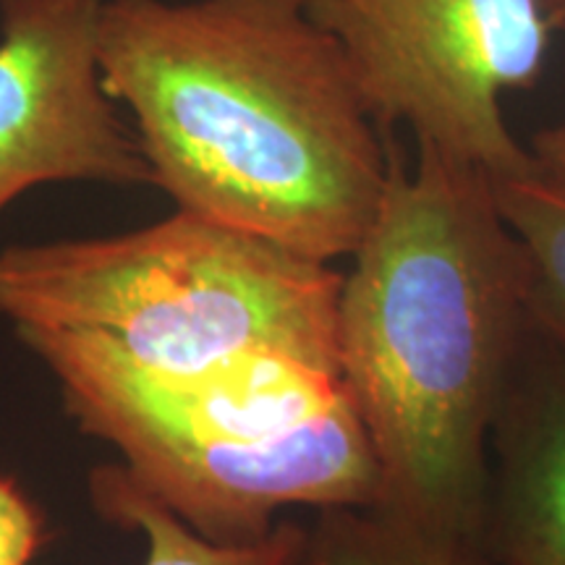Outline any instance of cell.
Wrapping results in <instances>:
<instances>
[{"mask_svg": "<svg viewBox=\"0 0 565 565\" xmlns=\"http://www.w3.org/2000/svg\"><path fill=\"white\" fill-rule=\"evenodd\" d=\"M97 58L175 210L320 263L356 252L391 150L307 0H108Z\"/></svg>", "mask_w": 565, "mask_h": 565, "instance_id": "1", "label": "cell"}, {"mask_svg": "<svg viewBox=\"0 0 565 565\" xmlns=\"http://www.w3.org/2000/svg\"><path fill=\"white\" fill-rule=\"evenodd\" d=\"M338 299V366L383 479V511L484 542L490 445L529 328L524 259L492 179L419 145L391 152Z\"/></svg>", "mask_w": 565, "mask_h": 565, "instance_id": "2", "label": "cell"}, {"mask_svg": "<svg viewBox=\"0 0 565 565\" xmlns=\"http://www.w3.org/2000/svg\"><path fill=\"white\" fill-rule=\"evenodd\" d=\"M343 275L330 263L175 210L145 228L0 252V317L13 330L97 338L162 377L254 351L338 366Z\"/></svg>", "mask_w": 565, "mask_h": 565, "instance_id": "3", "label": "cell"}, {"mask_svg": "<svg viewBox=\"0 0 565 565\" xmlns=\"http://www.w3.org/2000/svg\"><path fill=\"white\" fill-rule=\"evenodd\" d=\"M335 38L377 126H406L492 181L534 158L508 129L503 100L540 79L550 24L540 0H307Z\"/></svg>", "mask_w": 565, "mask_h": 565, "instance_id": "4", "label": "cell"}, {"mask_svg": "<svg viewBox=\"0 0 565 565\" xmlns=\"http://www.w3.org/2000/svg\"><path fill=\"white\" fill-rule=\"evenodd\" d=\"M108 0H0V212L45 183L152 186L137 134L105 92Z\"/></svg>", "mask_w": 565, "mask_h": 565, "instance_id": "5", "label": "cell"}, {"mask_svg": "<svg viewBox=\"0 0 565 565\" xmlns=\"http://www.w3.org/2000/svg\"><path fill=\"white\" fill-rule=\"evenodd\" d=\"M124 471L192 532L217 545H252L286 508L380 505L377 456L351 401L286 433L228 443H141Z\"/></svg>", "mask_w": 565, "mask_h": 565, "instance_id": "6", "label": "cell"}, {"mask_svg": "<svg viewBox=\"0 0 565 565\" xmlns=\"http://www.w3.org/2000/svg\"><path fill=\"white\" fill-rule=\"evenodd\" d=\"M521 362V356H519ZM515 364L494 424L484 547L494 565H565V356Z\"/></svg>", "mask_w": 565, "mask_h": 565, "instance_id": "7", "label": "cell"}, {"mask_svg": "<svg viewBox=\"0 0 565 565\" xmlns=\"http://www.w3.org/2000/svg\"><path fill=\"white\" fill-rule=\"evenodd\" d=\"M89 500L100 519L145 540L141 565H294L303 524L282 519L265 540L252 545H217L141 492L121 463L97 466L89 475Z\"/></svg>", "mask_w": 565, "mask_h": 565, "instance_id": "8", "label": "cell"}, {"mask_svg": "<svg viewBox=\"0 0 565 565\" xmlns=\"http://www.w3.org/2000/svg\"><path fill=\"white\" fill-rule=\"evenodd\" d=\"M294 565H494L482 540L433 532L383 508H324Z\"/></svg>", "mask_w": 565, "mask_h": 565, "instance_id": "9", "label": "cell"}, {"mask_svg": "<svg viewBox=\"0 0 565 565\" xmlns=\"http://www.w3.org/2000/svg\"><path fill=\"white\" fill-rule=\"evenodd\" d=\"M492 192L524 259L529 328L565 356V186L534 166L492 181Z\"/></svg>", "mask_w": 565, "mask_h": 565, "instance_id": "10", "label": "cell"}, {"mask_svg": "<svg viewBox=\"0 0 565 565\" xmlns=\"http://www.w3.org/2000/svg\"><path fill=\"white\" fill-rule=\"evenodd\" d=\"M45 536V515L38 503L17 479L0 477V565H30Z\"/></svg>", "mask_w": 565, "mask_h": 565, "instance_id": "11", "label": "cell"}, {"mask_svg": "<svg viewBox=\"0 0 565 565\" xmlns=\"http://www.w3.org/2000/svg\"><path fill=\"white\" fill-rule=\"evenodd\" d=\"M529 152H532L536 171L565 186V121L536 131Z\"/></svg>", "mask_w": 565, "mask_h": 565, "instance_id": "12", "label": "cell"}, {"mask_svg": "<svg viewBox=\"0 0 565 565\" xmlns=\"http://www.w3.org/2000/svg\"><path fill=\"white\" fill-rule=\"evenodd\" d=\"M553 30H565V0H540Z\"/></svg>", "mask_w": 565, "mask_h": 565, "instance_id": "13", "label": "cell"}]
</instances>
